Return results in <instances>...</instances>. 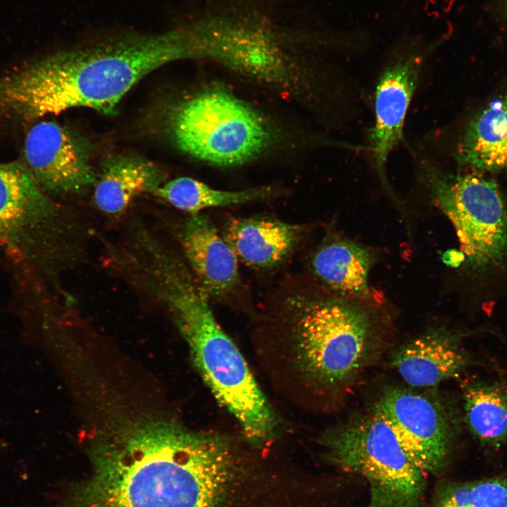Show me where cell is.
I'll use <instances>...</instances> for the list:
<instances>
[{
	"label": "cell",
	"mask_w": 507,
	"mask_h": 507,
	"mask_svg": "<svg viewBox=\"0 0 507 507\" xmlns=\"http://www.w3.org/2000/svg\"><path fill=\"white\" fill-rule=\"evenodd\" d=\"M104 435L67 507H223L242 468L225 438L167 418L124 420Z\"/></svg>",
	"instance_id": "1"
},
{
	"label": "cell",
	"mask_w": 507,
	"mask_h": 507,
	"mask_svg": "<svg viewBox=\"0 0 507 507\" xmlns=\"http://www.w3.org/2000/svg\"><path fill=\"white\" fill-rule=\"evenodd\" d=\"M193 58L190 28L106 36L0 76V114L21 121L77 107L112 114L144 77L168 63Z\"/></svg>",
	"instance_id": "2"
},
{
	"label": "cell",
	"mask_w": 507,
	"mask_h": 507,
	"mask_svg": "<svg viewBox=\"0 0 507 507\" xmlns=\"http://www.w3.org/2000/svg\"><path fill=\"white\" fill-rule=\"evenodd\" d=\"M161 304L186 339L192 360L221 405L236 418L249 442L270 439L275 415L244 357L215 320L208 295L191 275L181 276L163 291Z\"/></svg>",
	"instance_id": "3"
},
{
	"label": "cell",
	"mask_w": 507,
	"mask_h": 507,
	"mask_svg": "<svg viewBox=\"0 0 507 507\" xmlns=\"http://www.w3.org/2000/svg\"><path fill=\"white\" fill-rule=\"evenodd\" d=\"M421 163L430 197L454 228L479 306H489L507 293V198L481 171L451 173Z\"/></svg>",
	"instance_id": "4"
},
{
	"label": "cell",
	"mask_w": 507,
	"mask_h": 507,
	"mask_svg": "<svg viewBox=\"0 0 507 507\" xmlns=\"http://www.w3.org/2000/svg\"><path fill=\"white\" fill-rule=\"evenodd\" d=\"M381 332L373 313L353 301L307 302L297 312L292 329L294 363L315 389L344 391L379 355Z\"/></svg>",
	"instance_id": "5"
},
{
	"label": "cell",
	"mask_w": 507,
	"mask_h": 507,
	"mask_svg": "<svg viewBox=\"0 0 507 507\" xmlns=\"http://www.w3.org/2000/svg\"><path fill=\"white\" fill-rule=\"evenodd\" d=\"M166 130L181 151L220 167L258 158L272 144L273 131L263 115L230 92L211 88L178 102Z\"/></svg>",
	"instance_id": "6"
},
{
	"label": "cell",
	"mask_w": 507,
	"mask_h": 507,
	"mask_svg": "<svg viewBox=\"0 0 507 507\" xmlns=\"http://www.w3.org/2000/svg\"><path fill=\"white\" fill-rule=\"evenodd\" d=\"M322 444L333 464L365 479L369 507H423L425 473L373 411L332 429Z\"/></svg>",
	"instance_id": "7"
},
{
	"label": "cell",
	"mask_w": 507,
	"mask_h": 507,
	"mask_svg": "<svg viewBox=\"0 0 507 507\" xmlns=\"http://www.w3.org/2000/svg\"><path fill=\"white\" fill-rule=\"evenodd\" d=\"M391 427L410 460L425 473L449 462L462 415L439 397L401 387L386 389L373 410Z\"/></svg>",
	"instance_id": "8"
},
{
	"label": "cell",
	"mask_w": 507,
	"mask_h": 507,
	"mask_svg": "<svg viewBox=\"0 0 507 507\" xmlns=\"http://www.w3.org/2000/svg\"><path fill=\"white\" fill-rule=\"evenodd\" d=\"M84 137L54 120H41L27 132L22 164L47 194L78 195L94 188L97 175Z\"/></svg>",
	"instance_id": "9"
},
{
	"label": "cell",
	"mask_w": 507,
	"mask_h": 507,
	"mask_svg": "<svg viewBox=\"0 0 507 507\" xmlns=\"http://www.w3.org/2000/svg\"><path fill=\"white\" fill-rule=\"evenodd\" d=\"M60 215L22 163L0 162L1 243L37 261L58 233Z\"/></svg>",
	"instance_id": "10"
},
{
	"label": "cell",
	"mask_w": 507,
	"mask_h": 507,
	"mask_svg": "<svg viewBox=\"0 0 507 507\" xmlns=\"http://www.w3.org/2000/svg\"><path fill=\"white\" fill-rule=\"evenodd\" d=\"M428 50L404 51L382 69L374 95L375 121L370 130L369 147L378 175L389 192L386 163L403 136L409 105L418 86Z\"/></svg>",
	"instance_id": "11"
},
{
	"label": "cell",
	"mask_w": 507,
	"mask_h": 507,
	"mask_svg": "<svg viewBox=\"0 0 507 507\" xmlns=\"http://www.w3.org/2000/svg\"><path fill=\"white\" fill-rule=\"evenodd\" d=\"M199 57L212 58L253 80L283 84L289 73L277 42L264 29L240 23L194 27Z\"/></svg>",
	"instance_id": "12"
},
{
	"label": "cell",
	"mask_w": 507,
	"mask_h": 507,
	"mask_svg": "<svg viewBox=\"0 0 507 507\" xmlns=\"http://www.w3.org/2000/svg\"><path fill=\"white\" fill-rule=\"evenodd\" d=\"M485 330L461 331L446 327L429 329L396 348L392 365L413 388H427L458 378L474 364L463 344L470 334Z\"/></svg>",
	"instance_id": "13"
},
{
	"label": "cell",
	"mask_w": 507,
	"mask_h": 507,
	"mask_svg": "<svg viewBox=\"0 0 507 507\" xmlns=\"http://www.w3.org/2000/svg\"><path fill=\"white\" fill-rule=\"evenodd\" d=\"M176 230L189 268L208 296H225L235 290L238 259L212 222L204 215H189Z\"/></svg>",
	"instance_id": "14"
},
{
	"label": "cell",
	"mask_w": 507,
	"mask_h": 507,
	"mask_svg": "<svg viewBox=\"0 0 507 507\" xmlns=\"http://www.w3.org/2000/svg\"><path fill=\"white\" fill-rule=\"evenodd\" d=\"M303 228L271 218H233L223 237L238 260L255 268L273 267L284 260L303 237Z\"/></svg>",
	"instance_id": "15"
},
{
	"label": "cell",
	"mask_w": 507,
	"mask_h": 507,
	"mask_svg": "<svg viewBox=\"0 0 507 507\" xmlns=\"http://www.w3.org/2000/svg\"><path fill=\"white\" fill-rule=\"evenodd\" d=\"M165 182L163 171L151 161L132 155H115L103 162L94 187V201L104 213L120 216L141 194L154 193Z\"/></svg>",
	"instance_id": "16"
},
{
	"label": "cell",
	"mask_w": 507,
	"mask_h": 507,
	"mask_svg": "<svg viewBox=\"0 0 507 507\" xmlns=\"http://www.w3.org/2000/svg\"><path fill=\"white\" fill-rule=\"evenodd\" d=\"M462 420L482 446L507 444V377L461 381Z\"/></svg>",
	"instance_id": "17"
},
{
	"label": "cell",
	"mask_w": 507,
	"mask_h": 507,
	"mask_svg": "<svg viewBox=\"0 0 507 507\" xmlns=\"http://www.w3.org/2000/svg\"><path fill=\"white\" fill-rule=\"evenodd\" d=\"M373 262L372 253L361 244L330 237L315 252L311 267L332 292L346 298L367 299L373 296L368 275Z\"/></svg>",
	"instance_id": "18"
},
{
	"label": "cell",
	"mask_w": 507,
	"mask_h": 507,
	"mask_svg": "<svg viewBox=\"0 0 507 507\" xmlns=\"http://www.w3.org/2000/svg\"><path fill=\"white\" fill-rule=\"evenodd\" d=\"M455 158L461 165L481 172L507 169V96L494 99L469 121Z\"/></svg>",
	"instance_id": "19"
},
{
	"label": "cell",
	"mask_w": 507,
	"mask_h": 507,
	"mask_svg": "<svg viewBox=\"0 0 507 507\" xmlns=\"http://www.w3.org/2000/svg\"><path fill=\"white\" fill-rule=\"evenodd\" d=\"M271 193V188L267 187L240 191L220 190L197 180L181 177L164 182L153 194L177 209L195 215L208 208L237 205L265 199Z\"/></svg>",
	"instance_id": "20"
},
{
	"label": "cell",
	"mask_w": 507,
	"mask_h": 507,
	"mask_svg": "<svg viewBox=\"0 0 507 507\" xmlns=\"http://www.w3.org/2000/svg\"><path fill=\"white\" fill-rule=\"evenodd\" d=\"M434 507H507V475L453 484Z\"/></svg>",
	"instance_id": "21"
},
{
	"label": "cell",
	"mask_w": 507,
	"mask_h": 507,
	"mask_svg": "<svg viewBox=\"0 0 507 507\" xmlns=\"http://www.w3.org/2000/svg\"><path fill=\"white\" fill-rule=\"evenodd\" d=\"M503 2L507 9V0H503Z\"/></svg>",
	"instance_id": "22"
},
{
	"label": "cell",
	"mask_w": 507,
	"mask_h": 507,
	"mask_svg": "<svg viewBox=\"0 0 507 507\" xmlns=\"http://www.w3.org/2000/svg\"><path fill=\"white\" fill-rule=\"evenodd\" d=\"M3 446H4V445L0 442V450L1 449V448L3 447Z\"/></svg>",
	"instance_id": "23"
}]
</instances>
